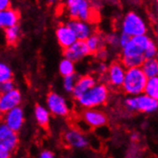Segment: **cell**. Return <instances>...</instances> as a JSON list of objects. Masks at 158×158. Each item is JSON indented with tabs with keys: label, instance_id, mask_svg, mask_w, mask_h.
<instances>
[{
	"label": "cell",
	"instance_id": "8fae6325",
	"mask_svg": "<svg viewBox=\"0 0 158 158\" xmlns=\"http://www.w3.org/2000/svg\"><path fill=\"white\" fill-rule=\"evenodd\" d=\"M2 121H3L2 124L6 125L12 131L15 132L19 131L25 122V115H24L23 108L21 106H18L8 111L7 113L3 114Z\"/></svg>",
	"mask_w": 158,
	"mask_h": 158
},
{
	"label": "cell",
	"instance_id": "836d02e7",
	"mask_svg": "<svg viewBox=\"0 0 158 158\" xmlns=\"http://www.w3.org/2000/svg\"><path fill=\"white\" fill-rule=\"evenodd\" d=\"M12 152L8 151L7 148L0 147V158H11Z\"/></svg>",
	"mask_w": 158,
	"mask_h": 158
},
{
	"label": "cell",
	"instance_id": "ffe728a7",
	"mask_svg": "<svg viewBox=\"0 0 158 158\" xmlns=\"http://www.w3.org/2000/svg\"><path fill=\"white\" fill-rule=\"evenodd\" d=\"M105 40L102 38L99 34L93 33L90 38H88L85 40V43L87 45V48L90 52V54H98L101 50H103Z\"/></svg>",
	"mask_w": 158,
	"mask_h": 158
},
{
	"label": "cell",
	"instance_id": "d590c367",
	"mask_svg": "<svg viewBox=\"0 0 158 158\" xmlns=\"http://www.w3.org/2000/svg\"><path fill=\"white\" fill-rule=\"evenodd\" d=\"M157 12H158V1H157Z\"/></svg>",
	"mask_w": 158,
	"mask_h": 158
},
{
	"label": "cell",
	"instance_id": "44dd1931",
	"mask_svg": "<svg viewBox=\"0 0 158 158\" xmlns=\"http://www.w3.org/2000/svg\"><path fill=\"white\" fill-rule=\"evenodd\" d=\"M141 68L148 79L158 77V59H147Z\"/></svg>",
	"mask_w": 158,
	"mask_h": 158
},
{
	"label": "cell",
	"instance_id": "484cf974",
	"mask_svg": "<svg viewBox=\"0 0 158 158\" xmlns=\"http://www.w3.org/2000/svg\"><path fill=\"white\" fill-rule=\"evenodd\" d=\"M79 76L77 74H74V75L71 76H67V77H64L62 80V86L63 89L65 90L67 93H73L74 89H75V86L77 85V81H78Z\"/></svg>",
	"mask_w": 158,
	"mask_h": 158
},
{
	"label": "cell",
	"instance_id": "d6a6232c",
	"mask_svg": "<svg viewBox=\"0 0 158 158\" xmlns=\"http://www.w3.org/2000/svg\"><path fill=\"white\" fill-rule=\"evenodd\" d=\"M39 158H56V157H55V154L51 151L44 150L40 153Z\"/></svg>",
	"mask_w": 158,
	"mask_h": 158
},
{
	"label": "cell",
	"instance_id": "603a6c76",
	"mask_svg": "<svg viewBox=\"0 0 158 158\" xmlns=\"http://www.w3.org/2000/svg\"><path fill=\"white\" fill-rule=\"evenodd\" d=\"M145 60V57H121V62L127 69L141 67Z\"/></svg>",
	"mask_w": 158,
	"mask_h": 158
},
{
	"label": "cell",
	"instance_id": "4fadbf2b",
	"mask_svg": "<svg viewBox=\"0 0 158 158\" xmlns=\"http://www.w3.org/2000/svg\"><path fill=\"white\" fill-rule=\"evenodd\" d=\"M56 39L60 47L65 50L75 43L78 39L73 30L66 24H60L56 29Z\"/></svg>",
	"mask_w": 158,
	"mask_h": 158
},
{
	"label": "cell",
	"instance_id": "9c48e42d",
	"mask_svg": "<svg viewBox=\"0 0 158 158\" xmlns=\"http://www.w3.org/2000/svg\"><path fill=\"white\" fill-rule=\"evenodd\" d=\"M63 140L68 147L77 150H82L89 145L88 137L78 128H68L63 134Z\"/></svg>",
	"mask_w": 158,
	"mask_h": 158
},
{
	"label": "cell",
	"instance_id": "cb8c5ba5",
	"mask_svg": "<svg viewBox=\"0 0 158 158\" xmlns=\"http://www.w3.org/2000/svg\"><path fill=\"white\" fill-rule=\"evenodd\" d=\"M144 93L148 96L152 97V99L158 101V77L151 78L148 80Z\"/></svg>",
	"mask_w": 158,
	"mask_h": 158
},
{
	"label": "cell",
	"instance_id": "e0dca14e",
	"mask_svg": "<svg viewBox=\"0 0 158 158\" xmlns=\"http://www.w3.org/2000/svg\"><path fill=\"white\" fill-rule=\"evenodd\" d=\"M97 83H98V81L93 75L87 74V75H83V76L79 77L75 89H74V91L72 93L73 97L75 98V100H77L81 95L86 93L88 90H90L93 86H95Z\"/></svg>",
	"mask_w": 158,
	"mask_h": 158
},
{
	"label": "cell",
	"instance_id": "2e32d148",
	"mask_svg": "<svg viewBox=\"0 0 158 158\" xmlns=\"http://www.w3.org/2000/svg\"><path fill=\"white\" fill-rule=\"evenodd\" d=\"M67 24L73 30V32L75 33L78 40L85 41L93 34L91 24L86 21H82L79 19H71L70 21L67 22Z\"/></svg>",
	"mask_w": 158,
	"mask_h": 158
},
{
	"label": "cell",
	"instance_id": "f1b7e54d",
	"mask_svg": "<svg viewBox=\"0 0 158 158\" xmlns=\"http://www.w3.org/2000/svg\"><path fill=\"white\" fill-rule=\"evenodd\" d=\"M106 43H108L110 46H112L114 48L120 47V40H119V35L116 33H111L106 35Z\"/></svg>",
	"mask_w": 158,
	"mask_h": 158
},
{
	"label": "cell",
	"instance_id": "1f68e13d",
	"mask_svg": "<svg viewBox=\"0 0 158 158\" xmlns=\"http://www.w3.org/2000/svg\"><path fill=\"white\" fill-rule=\"evenodd\" d=\"M9 9H11L10 0H0V12L9 10Z\"/></svg>",
	"mask_w": 158,
	"mask_h": 158
},
{
	"label": "cell",
	"instance_id": "277c9868",
	"mask_svg": "<svg viewBox=\"0 0 158 158\" xmlns=\"http://www.w3.org/2000/svg\"><path fill=\"white\" fill-rule=\"evenodd\" d=\"M122 33L127 34L131 38L147 35L148 25L144 18L136 12L131 11L127 13L121 22Z\"/></svg>",
	"mask_w": 158,
	"mask_h": 158
},
{
	"label": "cell",
	"instance_id": "4dcf8cb0",
	"mask_svg": "<svg viewBox=\"0 0 158 158\" xmlns=\"http://www.w3.org/2000/svg\"><path fill=\"white\" fill-rule=\"evenodd\" d=\"M131 36L127 35V34L125 33H122L121 32V34H119V40H120V47L123 48L125 47V46L129 42V40H131Z\"/></svg>",
	"mask_w": 158,
	"mask_h": 158
},
{
	"label": "cell",
	"instance_id": "6da1fadb",
	"mask_svg": "<svg viewBox=\"0 0 158 158\" xmlns=\"http://www.w3.org/2000/svg\"><path fill=\"white\" fill-rule=\"evenodd\" d=\"M109 97V89L106 83L98 82L95 86L76 100L77 104L85 109L99 108L106 104Z\"/></svg>",
	"mask_w": 158,
	"mask_h": 158
},
{
	"label": "cell",
	"instance_id": "ba28073f",
	"mask_svg": "<svg viewBox=\"0 0 158 158\" xmlns=\"http://www.w3.org/2000/svg\"><path fill=\"white\" fill-rule=\"evenodd\" d=\"M127 68L123 65L122 62H112L108 66L106 72V81L108 85L113 88H122L126 77Z\"/></svg>",
	"mask_w": 158,
	"mask_h": 158
},
{
	"label": "cell",
	"instance_id": "5b68a950",
	"mask_svg": "<svg viewBox=\"0 0 158 158\" xmlns=\"http://www.w3.org/2000/svg\"><path fill=\"white\" fill-rule=\"evenodd\" d=\"M46 107L50 113L57 117H66L70 113V105L68 101L59 93L51 91L46 96Z\"/></svg>",
	"mask_w": 158,
	"mask_h": 158
},
{
	"label": "cell",
	"instance_id": "e575fe53",
	"mask_svg": "<svg viewBox=\"0 0 158 158\" xmlns=\"http://www.w3.org/2000/svg\"><path fill=\"white\" fill-rule=\"evenodd\" d=\"M97 55L99 56V58H100V59L104 60V59H106V56H107V51L103 49V50H101Z\"/></svg>",
	"mask_w": 158,
	"mask_h": 158
},
{
	"label": "cell",
	"instance_id": "30bf717a",
	"mask_svg": "<svg viewBox=\"0 0 158 158\" xmlns=\"http://www.w3.org/2000/svg\"><path fill=\"white\" fill-rule=\"evenodd\" d=\"M81 119L82 122L86 124V126L93 128L105 127L107 124L108 120L107 115L99 108L85 109L81 112Z\"/></svg>",
	"mask_w": 158,
	"mask_h": 158
},
{
	"label": "cell",
	"instance_id": "4316f807",
	"mask_svg": "<svg viewBox=\"0 0 158 158\" xmlns=\"http://www.w3.org/2000/svg\"><path fill=\"white\" fill-rule=\"evenodd\" d=\"M13 70L7 63H0V83L6 82L9 81H13Z\"/></svg>",
	"mask_w": 158,
	"mask_h": 158
},
{
	"label": "cell",
	"instance_id": "7a4b0ae2",
	"mask_svg": "<svg viewBox=\"0 0 158 158\" xmlns=\"http://www.w3.org/2000/svg\"><path fill=\"white\" fill-rule=\"evenodd\" d=\"M148 77L141 67L127 69L122 89L127 96H138L145 92Z\"/></svg>",
	"mask_w": 158,
	"mask_h": 158
},
{
	"label": "cell",
	"instance_id": "5bb4252c",
	"mask_svg": "<svg viewBox=\"0 0 158 158\" xmlns=\"http://www.w3.org/2000/svg\"><path fill=\"white\" fill-rule=\"evenodd\" d=\"M90 54L85 41L77 40L69 48L63 50V58L68 59L74 62L80 61Z\"/></svg>",
	"mask_w": 158,
	"mask_h": 158
},
{
	"label": "cell",
	"instance_id": "f546056e",
	"mask_svg": "<svg viewBox=\"0 0 158 158\" xmlns=\"http://www.w3.org/2000/svg\"><path fill=\"white\" fill-rule=\"evenodd\" d=\"M15 89V82L13 81H9L6 82L0 83V90H1V94L2 93H7V92H11Z\"/></svg>",
	"mask_w": 158,
	"mask_h": 158
},
{
	"label": "cell",
	"instance_id": "52a82bcc",
	"mask_svg": "<svg viewBox=\"0 0 158 158\" xmlns=\"http://www.w3.org/2000/svg\"><path fill=\"white\" fill-rule=\"evenodd\" d=\"M152 39L148 35L133 36L129 42L122 48L121 57H145V52Z\"/></svg>",
	"mask_w": 158,
	"mask_h": 158
},
{
	"label": "cell",
	"instance_id": "7402d4cb",
	"mask_svg": "<svg viewBox=\"0 0 158 158\" xmlns=\"http://www.w3.org/2000/svg\"><path fill=\"white\" fill-rule=\"evenodd\" d=\"M76 71L75 62L68 60V59H62L59 63V73L64 78L67 76L74 75Z\"/></svg>",
	"mask_w": 158,
	"mask_h": 158
},
{
	"label": "cell",
	"instance_id": "d4e9b609",
	"mask_svg": "<svg viewBox=\"0 0 158 158\" xmlns=\"http://www.w3.org/2000/svg\"><path fill=\"white\" fill-rule=\"evenodd\" d=\"M20 34V29L19 27L15 26L8 28V29L4 30V35H5V40L6 42L10 45H14L17 42V40H19V35Z\"/></svg>",
	"mask_w": 158,
	"mask_h": 158
},
{
	"label": "cell",
	"instance_id": "83f0119b",
	"mask_svg": "<svg viewBox=\"0 0 158 158\" xmlns=\"http://www.w3.org/2000/svg\"><path fill=\"white\" fill-rule=\"evenodd\" d=\"M157 53H158V49H157V46L155 44V42L152 40L148 43V47L146 49V52H145V59H154L156 58L157 56Z\"/></svg>",
	"mask_w": 158,
	"mask_h": 158
},
{
	"label": "cell",
	"instance_id": "ac0fdd59",
	"mask_svg": "<svg viewBox=\"0 0 158 158\" xmlns=\"http://www.w3.org/2000/svg\"><path fill=\"white\" fill-rule=\"evenodd\" d=\"M19 20V14L15 9H9L0 12V27L6 30L8 28L17 26Z\"/></svg>",
	"mask_w": 158,
	"mask_h": 158
},
{
	"label": "cell",
	"instance_id": "7c38bea8",
	"mask_svg": "<svg viewBox=\"0 0 158 158\" xmlns=\"http://www.w3.org/2000/svg\"><path fill=\"white\" fill-rule=\"evenodd\" d=\"M21 101V92L17 88L11 92L2 93L1 96H0V111H1L2 114H5L8 111L20 106Z\"/></svg>",
	"mask_w": 158,
	"mask_h": 158
},
{
	"label": "cell",
	"instance_id": "d6986e66",
	"mask_svg": "<svg viewBox=\"0 0 158 158\" xmlns=\"http://www.w3.org/2000/svg\"><path fill=\"white\" fill-rule=\"evenodd\" d=\"M34 115H35V122L40 127H46L49 125L51 113L46 106L42 105H36L34 108Z\"/></svg>",
	"mask_w": 158,
	"mask_h": 158
},
{
	"label": "cell",
	"instance_id": "3957f363",
	"mask_svg": "<svg viewBox=\"0 0 158 158\" xmlns=\"http://www.w3.org/2000/svg\"><path fill=\"white\" fill-rule=\"evenodd\" d=\"M125 108L131 112H142L152 114L158 110V101L148 96L145 93L138 96H127L123 103Z\"/></svg>",
	"mask_w": 158,
	"mask_h": 158
},
{
	"label": "cell",
	"instance_id": "8992f818",
	"mask_svg": "<svg viewBox=\"0 0 158 158\" xmlns=\"http://www.w3.org/2000/svg\"><path fill=\"white\" fill-rule=\"evenodd\" d=\"M67 14L71 19L88 22L93 15L91 5L86 0H68L66 1Z\"/></svg>",
	"mask_w": 158,
	"mask_h": 158
},
{
	"label": "cell",
	"instance_id": "9a60e30c",
	"mask_svg": "<svg viewBox=\"0 0 158 158\" xmlns=\"http://www.w3.org/2000/svg\"><path fill=\"white\" fill-rule=\"evenodd\" d=\"M18 143H19V138L17 132L12 131L4 124L0 126V147L5 148L13 152L17 148Z\"/></svg>",
	"mask_w": 158,
	"mask_h": 158
}]
</instances>
